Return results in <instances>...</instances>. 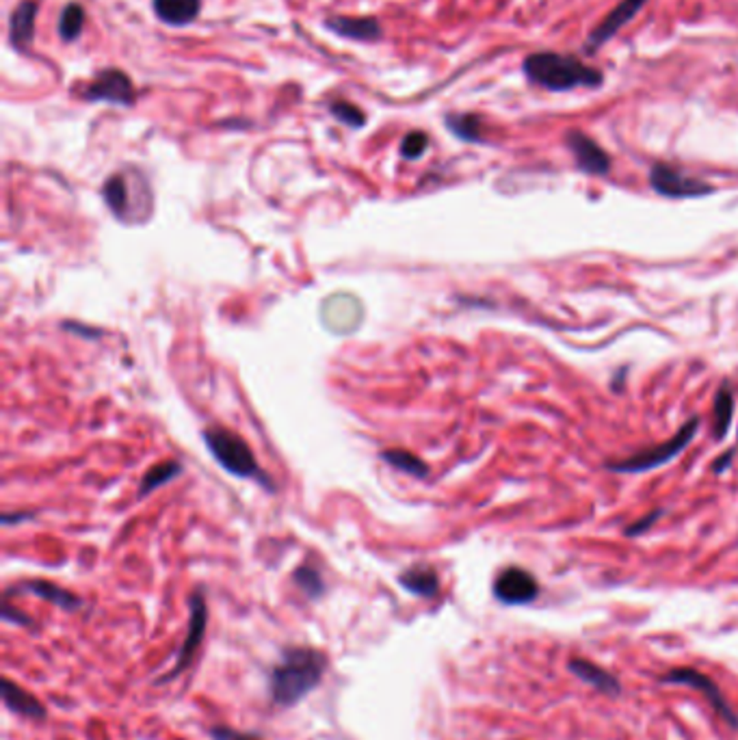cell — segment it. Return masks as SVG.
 I'll list each match as a JSON object with an SVG mask.
<instances>
[{"label": "cell", "mask_w": 738, "mask_h": 740, "mask_svg": "<svg viewBox=\"0 0 738 740\" xmlns=\"http://www.w3.org/2000/svg\"><path fill=\"white\" fill-rule=\"evenodd\" d=\"M327 656L317 647H286L280 663L271 669L269 691L273 704L290 708L321 684Z\"/></svg>", "instance_id": "obj_1"}, {"label": "cell", "mask_w": 738, "mask_h": 740, "mask_svg": "<svg viewBox=\"0 0 738 740\" xmlns=\"http://www.w3.org/2000/svg\"><path fill=\"white\" fill-rule=\"evenodd\" d=\"M522 74L528 83L546 91H572L578 87H602V69L587 66L583 59L561 52H533L522 61Z\"/></svg>", "instance_id": "obj_2"}, {"label": "cell", "mask_w": 738, "mask_h": 740, "mask_svg": "<svg viewBox=\"0 0 738 740\" xmlns=\"http://www.w3.org/2000/svg\"><path fill=\"white\" fill-rule=\"evenodd\" d=\"M204 439L208 450L219 461L221 468H225L234 477L255 478V481H263L271 488L269 478L260 470L252 448L241 436H236L230 429H223V427H211V429L204 431Z\"/></svg>", "instance_id": "obj_3"}, {"label": "cell", "mask_w": 738, "mask_h": 740, "mask_svg": "<svg viewBox=\"0 0 738 740\" xmlns=\"http://www.w3.org/2000/svg\"><path fill=\"white\" fill-rule=\"evenodd\" d=\"M697 429H700V420L691 418L689 422H684V425L680 427L676 436L665 439L662 444H656V447L639 450V453L626 457V459H621V461H611L608 468L615 472H621V474H639V472L654 470V468L667 464V461H671L673 457H678L680 453H682V450L691 444V439L695 437Z\"/></svg>", "instance_id": "obj_4"}, {"label": "cell", "mask_w": 738, "mask_h": 740, "mask_svg": "<svg viewBox=\"0 0 738 740\" xmlns=\"http://www.w3.org/2000/svg\"><path fill=\"white\" fill-rule=\"evenodd\" d=\"M650 184L656 193L662 198L682 200V198H702V195H711L712 187L700 178L687 176L676 167L667 163H656L650 170Z\"/></svg>", "instance_id": "obj_5"}, {"label": "cell", "mask_w": 738, "mask_h": 740, "mask_svg": "<svg viewBox=\"0 0 738 740\" xmlns=\"http://www.w3.org/2000/svg\"><path fill=\"white\" fill-rule=\"evenodd\" d=\"M206 623H208V606H206L204 593L195 591L193 595H191V617H189L187 637H184V643H182V647H180L176 664H173V669L170 673L162 675V678L159 680V684H165V682L178 678L184 669L191 667V663L195 661L197 650H200L202 641H204Z\"/></svg>", "instance_id": "obj_6"}, {"label": "cell", "mask_w": 738, "mask_h": 740, "mask_svg": "<svg viewBox=\"0 0 738 740\" xmlns=\"http://www.w3.org/2000/svg\"><path fill=\"white\" fill-rule=\"evenodd\" d=\"M83 98L89 102H110V104H124L130 107L135 102V85H132L130 77L121 69L109 67L100 69L94 78L89 80L83 91Z\"/></svg>", "instance_id": "obj_7"}, {"label": "cell", "mask_w": 738, "mask_h": 740, "mask_svg": "<svg viewBox=\"0 0 738 740\" xmlns=\"http://www.w3.org/2000/svg\"><path fill=\"white\" fill-rule=\"evenodd\" d=\"M662 682H667V684H684V686H691V689L700 691L702 695L711 702V706L717 710L719 716H722L725 724L732 727H738L736 713L730 708V704L725 702L723 693L719 691V686L714 684L712 678H708L706 673L695 672V669H691V667H676V669H670V672L662 675Z\"/></svg>", "instance_id": "obj_8"}, {"label": "cell", "mask_w": 738, "mask_h": 740, "mask_svg": "<svg viewBox=\"0 0 738 740\" xmlns=\"http://www.w3.org/2000/svg\"><path fill=\"white\" fill-rule=\"evenodd\" d=\"M566 146L572 152L580 171L591 173V176H607L611 171V156L585 132L569 130L566 135Z\"/></svg>", "instance_id": "obj_9"}, {"label": "cell", "mask_w": 738, "mask_h": 740, "mask_svg": "<svg viewBox=\"0 0 738 740\" xmlns=\"http://www.w3.org/2000/svg\"><path fill=\"white\" fill-rule=\"evenodd\" d=\"M494 595L503 604H528L539 595V585L531 571L522 568H507L494 582Z\"/></svg>", "instance_id": "obj_10"}, {"label": "cell", "mask_w": 738, "mask_h": 740, "mask_svg": "<svg viewBox=\"0 0 738 740\" xmlns=\"http://www.w3.org/2000/svg\"><path fill=\"white\" fill-rule=\"evenodd\" d=\"M645 3L648 0H621L619 5H615V9L608 11L600 25L589 33V37L585 42V50L591 55V52L602 48L607 42H611L615 35L629 25V22H632V17L645 7Z\"/></svg>", "instance_id": "obj_11"}, {"label": "cell", "mask_w": 738, "mask_h": 740, "mask_svg": "<svg viewBox=\"0 0 738 740\" xmlns=\"http://www.w3.org/2000/svg\"><path fill=\"white\" fill-rule=\"evenodd\" d=\"M325 28L340 37L353 39V42H377L381 39V25L377 17H351V15H331L325 20Z\"/></svg>", "instance_id": "obj_12"}, {"label": "cell", "mask_w": 738, "mask_h": 740, "mask_svg": "<svg viewBox=\"0 0 738 740\" xmlns=\"http://www.w3.org/2000/svg\"><path fill=\"white\" fill-rule=\"evenodd\" d=\"M37 0H22L11 11L9 17V42L16 50L26 52L31 48L35 37V17H37Z\"/></svg>", "instance_id": "obj_13"}, {"label": "cell", "mask_w": 738, "mask_h": 740, "mask_svg": "<svg viewBox=\"0 0 738 740\" xmlns=\"http://www.w3.org/2000/svg\"><path fill=\"white\" fill-rule=\"evenodd\" d=\"M0 693H3L5 706H7L11 713L37 721L46 719V714H48V710H46V706L37 697L31 695L25 686L16 684V682H11L9 678L3 680V689H0Z\"/></svg>", "instance_id": "obj_14"}, {"label": "cell", "mask_w": 738, "mask_h": 740, "mask_svg": "<svg viewBox=\"0 0 738 740\" xmlns=\"http://www.w3.org/2000/svg\"><path fill=\"white\" fill-rule=\"evenodd\" d=\"M152 9L165 25L187 26L200 15L202 0H152Z\"/></svg>", "instance_id": "obj_15"}, {"label": "cell", "mask_w": 738, "mask_h": 740, "mask_svg": "<svg viewBox=\"0 0 738 740\" xmlns=\"http://www.w3.org/2000/svg\"><path fill=\"white\" fill-rule=\"evenodd\" d=\"M400 587L418 598H433L440 591V578L431 565H411L399 576Z\"/></svg>", "instance_id": "obj_16"}, {"label": "cell", "mask_w": 738, "mask_h": 740, "mask_svg": "<svg viewBox=\"0 0 738 740\" xmlns=\"http://www.w3.org/2000/svg\"><path fill=\"white\" fill-rule=\"evenodd\" d=\"M11 591H28L33 595H37V598L46 600V602L55 604V606H61V609L66 611H77L80 609V598L78 595H74L72 591H68V589H63L59 585H55V582H48V581H31V582H25V585L11 589Z\"/></svg>", "instance_id": "obj_17"}, {"label": "cell", "mask_w": 738, "mask_h": 740, "mask_svg": "<svg viewBox=\"0 0 738 740\" xmlns=\"http://www.w3.org/2000/svg\"><path fill=\"white\" fill-rule=\"evenodd\" d=\"M569 672L574 675H578L580 680H585L587 684L596 686L598 691L602 693H608V695H618L621 691L618 678H613L611 673L604 672L602 667H598L596 663L587 661V658H574V661H569Z\"/></svg>", "instance_id": "obj_18"}, {"label": "cell", "mask_w": 738, "mask_h": 740, "mask_svg": "<svg viewBox=\"0 0 738 740\" xmlns=\"http://www.w3.org/2000/svg\"><path fill=\"white\" fill-rule=\"evenodd\" d=\"M446 128L462 141L483 143V121L473 113H451L446 115Z\"/></svg>", "instance_id": "obj_19"}, {"label": "cell", "mask_w": 738, "mask_h": 740, "mask_svg": "<svg viewBox=\"0 0 738 740\" xmlns=\"http://www.w3.org/2000/svg\"><path fill=\"white\" fill-rule=\"evenodd\" d=\"M732 418H734V395H732L730 385L723 384L714 395V407H712V431L714 437L722 439L728 433Z\"/></svg>", "instance_id": "obj_20"}, {"label": "cell", "mask_w": 738, "mask_h": 740, "mask_svg": "<svg viewBox=\"0 0 738 740\" xmlns=\"http://www.w3.org/2000/svg\"><path fill=\"white\" fill-rule=\"evenodd\" d=\"M102 195L107 206L115 212V217L124 219L128 215V208H130V189H128V180L124 173L110 176L109 180L104 182Z\"/></svg>", "instance_id": "obj_21"}, {"label": "cell", "mask_w": 738, "mask_h": 740, "mask_svg": "<svg viewBox=\"0 0 738 740\" xmlns=\"http://www.w3.org/2000/svg\"><path fill=\"white\" fill-rule=\"evenodd\" d=\"M381 459L386 461V464H390L392 468H397V470H400V472L411 474V477L424 478L429 474V466L424 464L421 457L410 453V450L388 448L381 453Z\"/></svg>", "instance_id": "obj_22"}, {"label": "cell", "mask_w": 738, "mask_h": 740, "mask_svg": "<svg viewBox=\"0 0 738 740\" xmlns=\"http://www.w3.org/2000/svg\"><path fill=\"white\" fill-rule=\"evenodd\" d=\"M180 472H182V466H180L178 461H173V459L161 461V464H156L154 468H150V470L145 472L143 481H141V485H139V496L143 498V496L152 494V491L159 489L161 485L170 483L172 478H176Z\"/></svg>", "instance_id": "obj_23"}, {"label": "cell", "mask_w": 738, "mask_h": 740, "mask_svg": "<svg viewBox=\"0 0 738 740\" xmlns=\"http://www.w3.org/2000/svg\"><path fill=\"white\" fill-rule=\"evenodd\" d=\"M85 26V9L78 3H69L63 7L59 17V35L63 42H74L80 37Z\"/></svg>", "instance_id": "obj_24"}, {"label": "cell", "mask_w": 738, "mask_h": 740, "mask_svg": "<svg viewBox=\"0 0 738 740\" xmlns=\"http://www.w3.org/2000/svg\"><path fill=\"white\" fill-rule=\"evenodd\" d=\"M293 581H295V585H297L301 591L307 595V598L317 600L325 593V582H323L321 574H318L315 568H307V565H304V568L295 570Z\"/></svg>", "instance_id": "obj_25"}, {"label": "cell", "mask_w": 738, "mask_h": 740, "mask_svg": "<svg viewBox=\"0 0 738 740\" xmlns=\"http://www.w3.org/2000/svg\"><path fill=\"white\" fill-rule=\"evenodd\" d=\"M329 113L334 115L336 119L342 121V124L351 126V128H362L366 124V115L362 113V108H358L356 104L338 100L329 104Z\"/></svg>", "instance_id": "obj_26"}, {"label": "cell", "mask_w": 738, "mask_h": 740, "mask_svg": "<svg viewBox=\"0 0 738 740\" xmlns=\"http://www.w3.org/2000/svg\"><path fill=\"white\" fill-rule=\"evenodd\" d=\"M427 148H429V137L421 130H414L403 139V143H400V154H403V159L416 160V159H421L424 152H427Z\"/></svg>", "instance_id": "obj_27"}, {"label": "cell", "mask_w": 738, "mask_h": 740, "mask_svg": "<svg viewBox=\"0 0 738 740\" xmlns=\"http://www.w3.org/2000/svg\"><path fill=\"white\" fill-rule=\"evenodd\" d=\"M660 516H662V509H656V511L648 513V516H643L641 519H637L635 524H630L629 529H626V535H641V533H645V530H648L650 526H652Z\"/></svg>", "instance_id": "obj_28"}, {"label": "cell", "mask_w": 738, "mask_h": 740, "mask_svg": "<svg viewBox=\"0 0 738 740\" xmlns=\"http://www.w3.org/2000/svg\"><path fill=\"white\" fill-rule=\"evenodd\" d=\"M213 736L217 740H263V738L254 736V734L232 732V730H228V727H217V730H213Z\"/></svg>", "instance_id": "obj_29"}, {"label": "cell", "mask_w": 738, "mask_h": 740, "mask_svg": "<svg viewBox=\"0 0 738 740\" xmlns=\"http://www.w3.org/2000/svg\"><path fill=\"white\" fill-rule=\"evenodd\" d=\"M3 620L20 623V626H31V617L22 615L20 611H14V606H11L9 602H5V606H3Z\"/></svg>", "instance_id": "obj_30"}, {"label": "cell", "mask_w": 738, "mask_h": 740, "mask_svg": "<svg viewBox=\"0 0 738 740\" xmlns=\"http://www.w3.org/2000/svg\"><path fill=\"white\" fill-rule=\"evenodd\" d=\"M732 455H734V450H728V453H725V455H722V457H719V459H717V461H714L712 470H714V472H717V474H719V472H723V470H725V468H728V466L732 464Z\"/></svg>", "instance_id": "obj_31"}]
</instances>
